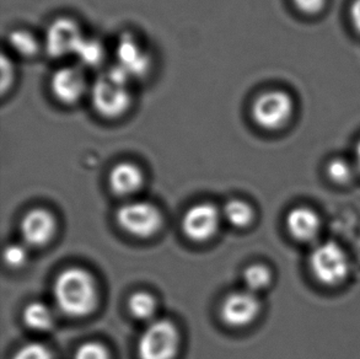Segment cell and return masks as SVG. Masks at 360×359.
Wrapping results in <instances>:
<instances>
[{
  "label": "cell",
  "mask_w": 360,
  "mask_h": 359,
  "mask_svg": "<svg viewBox=\"0 0 360 359\" xmlns=\"http://www.w3.org/2000/svg\"><path fill=\"white\" fill-rule=\"evenodd\" d=\"M134 83L112 65L91 83L89 99L94 111L106 121H117L131 111Z\"/></svg>",
  "instance_id": "1"
},
{
  "label": "cell",
  "mask_w": 360,
  "mask_h": 359,
  "mask_svg": "<svg viewBox=\"0 0 360 359\" xmlns=\"http://www.w3.org/2000/svg\"><path fill=\"white\" fill-rule=\"evenodd\" d=\"M53 296L60 311L72 317L89 315L98 306L96 282L83 268L64 270L54 282Z\"/></svg>",
  "instance_id": "2"
},
{
  "label": "cell",
  "mask_w": 360,
  "mask_h": 359,
  "mask_svg": "<svg viewBox=\"0 0 360 359\" xmlns=\"http://www.w3.org/2000/svg\"><path fill=\"white\" fill-rule=\"evenodd\" d=\"M294 113V101L284 90L271 89L259 92L250 106L253 123L261 130L276 132L288 125Z\"/></svg>",
  "instance_id": "3"
},
{
  "label": "cell",
  "mask_w": 360,
  "mask_h": 359,
  "mask_svg": "<svg viewBox=\"0 0 360 359\" xmlns=\"http://www.w3.org/2000/svg\"><path fill=\"white\" fill-rule=\"evenodd\" d=\"M309 267L319 283L335 286L346 281L349 275V260L338 244L327 241L312 250Z\"/></svg>",
  "instance_id": "4"
},
{
  "label": "cell",
  "mask_w": 360,
  "mask_h": 359,
  "mask_svg": "<svg viewBox=\"0 0 360 359\" xmlns=\"http://www.w3.org/2000/svg\"><path fill=\"white\" fill-rule=\"evenodd\" d=\"M91 83L89 80L88 70L78 63L65 64L54 70L49 79V90L54 100L72 107L89 97Z\"/></svg>",
  "instance_id": "5"
},
{
  "label": "cell",
  "mask_w": 360,
  "mask_h": 359,
  "mask_svg": "<svg viewBox=\"0 0 360 359\" xmlns=\"http://www.w3.org/2000/svg\"><path fill=\"white\" fill-rule=\"evenodd\" d=\"M179 330L167 319L153 321L138 341L139 359H174L179 352Z\"/></svg>",
  "instance_id": "6"
},
{
  "label": "cell",
  "mask_w": 360,
  "mask_h": 359,
  "mask_svg": "<svg viewBox=\"0 0 360 359\" xmlns=\"http://www.w3.org/2000/svg\"><path fill=\"white\" fill-rule=\"evenodd\" d=\"M85 39L82 25L69 16H59L47 26L42 36L44 53L51 58L74 57Z\"/></svg>",
  "instance_id": "7"
},
{
  "label": "cell",
  "mask_w": 360,
  "mask_h": 359,
  "mask_svg": "<svg viewBox=\"0 0 360 359\" xmlns=\"http://www.w3.org/2000/svg\"><path fill=\"white\" fill-rule=\"evenodd\" d=\"M133 83L146 78L153 67L150 51L133 32L121 34L116 46V64Z\"/></svg>",
  "instance_id": "8"
},
{
  "label": "cell",
  "mask_w": 360,
  "mask_h": 359,
  "mask_svg": "<svg viewBox=\"0 0 360 359\" xmlns=\"http://www.w3.org/2000/svg\"><path fill=\"white\" fill-rule=\"evenodd\" d=\"M116 217L118 225L136 238H149L160 229L162 223L159 209L146 201L123 204Z\"/></svg>",
  "instance_id": "9"
},
{
  "label": "cell",
  "mask_w": 360,
  "mask_h": 359,
  "mask_svg": "<svg viewBox=\"0 0 360 359\" xmlns=\"http://www.w3.org/2000/svg\"><path fill=\"white\" fill-rule=\"evenodd\" d=\"M219 224V210L214 204L203 202L192 206L186 212L182 219V230L192 241L203 243L214 237Z\"/></svg>",
  "instance_id": "10"
},
{
  "label": "cell",
  "mask_w": 360,
  "mask_h": 359,
  "mask_svg": "<svg viewBox=\"0 0 360 359\" xmlns=\"http://www.w3.org/2000/svg\"><path fill=\"white\" fill-rule=\"evenodd\" d=\"M261 309V303L255 293L248 291H234L225 298L220 315L226 325L243 327L251 324Z\"/></svg>",
  "instance_id": "11"
},
{
  "label": "cell",
  "mask_w": 360,
  "mask_h": 359,
  "mask_svg": "<svg viewBox=\"0 0 360 359\" xmlns=\"http://www.w3.org/2000/svg\"><path fill=\"white\" fill-rule=\"evenodd\" d=\"M54 232L56 219L46 209H32L21 220V235L30 246H44L52 239Z\"/></svg>",
  "instance_id": "12"
},
{
  "label": "cell",
  "mask_w": 360,
  "mask_h": 359,
  "mask_svg": "<svg viewBox=\"0 0 360 359\" xmlns=\"http://www.w3.org/2000/svg\"><path fill=\"white\" fill-rule=\"evenodd\" d=\"M285 227L288 233L299 243H310L321 232L320 215L309 207H297L287 214Z\"/></svg>",
  "instance_id": "13"
},
{
  "label": "cell",
  "mask_w": 360,
  "mask_h": 359,
  "mask_svg": "<svg viewBox=\"0 0 360 359\" xmlns=\"http://www.w3.org/2000/svg\"><path fill=\"white\" fill-rule=\"evenodd\" d=\"M6 44L10 56L22 59H34L44 52V39L34 31L25 27L10 30L6 34Z\"/></svg>",
  "instance_id": "14"
},
{
  "label": "cell",
  "mask_w": 360,
  "mask_h": 359,
  "mask_svg": "<svg viewBox=\"0 0 360 359\" xmlns=\"http://www.w3.org/2000/svg\"><path fill=\"white\" fill-rule=\"evenodd\" d=\"M143 180L144 176L139 166L131 161H122L113 166L108 182L115 194L129 196L141 189Z\"/></svg>",
  "instance_id": "15"
},
{
  "label": "cell",
  "mask_w": 360,
  "mask_h": 359,
  "mask_svg": "<svg viewBox=\"0 0 360 359\" xmlns=\"http://www.w3.org/2000/svg\"><path fill=\"white\" fill-rule=\"evenodd\" d=\"M108 57V49L103 41L96 37L85 36L83 42L79 46L77 53L74 56L75 63L84 69H95L101 67Z\"/></svg>",
  "instance_id": "16"
},
{
  "label": "cell",
  "mask_w": 360,
  "mask_h": 359,
  "mask_svg": "<svg viewBox=\"0 0 360 359\" xmlns=\"http://www.w3.org/2000/svg\"><path fill=\"white\" fill-rule=\"evenodd\" d=\"M24 321L31 330L49 331L53 327V313L44 303L34 301L25 308Z\"/></svg>",
  "instance_id": "17"
},
{
  "label": "cell",
  "mask_w": 360,
  "mask_h": 359,
  "mask_svg": "<svg viewBox=\"0 0 360 359\" xmlns=\"http://www.w3.org/2000/svg\"><path fill=\"white\" fill-rule=\"evenodd\" d=\"M223 212L230 225L235 228H245L252 222L253 210L251 206L240 199L229 201L225 204Z\"/></svg>",
  "instance_id": "18"
},
{
  "label": "cell",
  "mask_w": 360,
  "mask_h": 359,
  "mask_svg": "<svg viewBox=\"0 0 360 359\" xmlns=\"http://www.w3.org/2000/svg\"><path fill=\"white\" fill-rule=\"evenodd\" d=\"M128 308L131 315L139 320H150L156 311L154 296L146 291H136L128 301Z\"/></svg>",
  "instance_id": "19"
},
{
  "label": "cell",
  "mask_w": 360,
  "mask_h": 359,
  "mask_svg": "<svg viewBox=\"0 0 360 359\" xmlns=\"http://www.w3.org/2000/svg\"><path fill=\"white\" fill-rule=\"evenodd\" d=\"M243 282L248 291H263L272 282V273L264 265H251L243 272Z\"/></svg>",
  "instance_id": "20"
},
{
  "label": "cell",
  "mask_w": 360,
  "mask_h": 359,
  "mask_svg": "<svg viewBox=\"0 0 360 359\" xmlns=\"http://www.w3.org/2000/svg\"><path fill=\"white\" fill-rule=\"evenodd\" d=\"M327 175L335 184H349L354 175V165L343 158H335L327 164Z\"/></svg>",
  "instance_id": "21"
},
{
  "label": "cell",
  "mask_w": 360,
  "mask_h": 359,
  "mask_svg": "<svg viewBox=\"0 0 360 359\" xmlns=\"http://www.w3.org/2000/svg\"><path fill=\"white\" fill-rule=\"evenodd\" d=\"M16 82V65L8 52L1 54V96L4 97L14 88Z\"/></svg>",
  "instance_id": "22"
},
{
  "label": "cell",
  "mask_w": 360,
  "mask_h": 359,
  "mask_svg": "<svg viewBox=\"0 0 360 359\" xmlns=\"http://www.w3.org/2000/svg\"><path fill=\"white\" fill-rule=\"evenodd\" d=\"M13 359H52V353L42 344L32 342L19 348Z\"/></svg>",
  "instance_id": "23"
},
{
  "label": "cell",
  "mask_w": 360,
  "mask_h": 359,
  "mask_svg": "<svg viewBox=\"0 0 360 359\" xmlns=\"http://www.w3.org/2000/svg\"><path fill=\"white\" fill-rule=\"evenodd\" d=\"M74 359H110V355L101 344L86 342L79 347Z\"/></svg>",
  "instance_id": "24"
},
{
  "label": "cell",
  "mask_w": 360,
  "mask_h": 359,
  "mask_svg": "<svg viewBox=\"0 0 360 359\" xmlns=\"http://www.w3.org/2000/svg\"><path fill=\"white\" fill-rule=\"evenodd\" d=\"M4 258L5 263L6 265H9L10 267H22L27 261V251L24 246L13 244L5 248Z\"/></svg>",
  "instance_id": "25"
},
{
  "label": "cell",
  "mask_w": 360,
  "mask_h": 359,
  "mask_svg": "<svg viewBox=\"0 0 360 359\" xmlns=\"http://www.w3.org/2000/svg\"><path fill=\"white\" fill-rule=\"evenodd\" d=\"M297 9L307 15L320 13L326 4V0H292Z\"/></svg>",
  "instance_id": "26"
},
{
  "label": "cell",
  "mask_w": 360,
  "mask_h": 359,
  "mask_svg": "<svg viewBox=\"0 0 360 359\" xmlns=\"http://www.w3.org/2000/svg\"><path fill=\"white\" fill-rule=\"evenodd\" d=\"M351 20L353 27L360 34V0H354L351 6Z\"/></svg>",
  "instance_id": "27"
},
{
  "label": "cell",
  "mask_w": 360,
  "mask_h": 359,
  "mask_svg": "<svg viewBox=\"0 0 360 359\" xmlns=\"http://www.w3.org/2000/svg\"><path fill=\"white\" fill-rule=\"evenodd\" d=\"M356 168L360 172V141L356 146Z\"/></svg>",
  "instance_id": "28"
}]
</instances>
